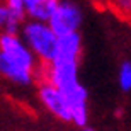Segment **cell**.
Instances as JSON below:
<instances>
[{
	"label": "cell",
	"mask_w": 131,
	"mask_h": 131,
	"mask_svg": "<svg viewBox=\"0 0 131 131\" xmlns=\"http://www.w3.org/2000/svg\"><path fill=\"white\" fill-rule=\"evenodd\" d=\"M36 94H38L39 104L53 117L60 121L72 123V109H70L68 99L61 89H58L48 80H39L36 85Z\"/></svg>",
	"instance_id": "3957f363"
},
{
	"label": "cell",
	"mask_w": 131,
	"mask_h": 131,
	"mask_svg": "<svg viewBox=\"0 0 131 131\" xmlns=\"http://www.w3.org/2000/svg\"><path fill=\"white\" fill-rule=\"evenodd\" d=\"M60 5V0H39L27 10V19L39 20V22H49L53 14L56 12Z\"/></svg>",
	"instance_id": "52a82bcc"
},
{
	"label": "cell",
	"mask_w": 131,
	"mask_h": 131,
	"mask_svg": "<svg viewBox=\"0 0 131 131\" xmlns=\"http://www.w3.org/2000/svg\"><path fill=\"white\" fill-rule=\"evenodd\" d=\"M41 80H48L63 92L72 90L73 87L80 85L78 80V61L73 60H61L56 58L53 63L43 67V78Z\"/></svg>",
	"instance_id": "277c9868"
},
{
	"label": "cell",
	"mask_w": 131,
	"mask_h": 131,
	"mask_svg": "<svg viewBox=\"0 0 131 131\" xmlns=\"http://www.w3.org/2000/svg\"><path fill=\"white\" fill-rule=\"evenodd\" d=\"M48 24L51 26V29L60 38L67 36V34L78 32L80 26H82V9H80V5H77L75 2H70V0H60L58 9H56V12L53 14V17Z\"/></svg>",
	"instance_id": "5b68a950"
},
{
	"label": "cell",
	"mask_w": 131,
	"mask_h": 131,
	"mask_svg": "<svg viewBox=\"0 0 131 131\" xmlns=\"http://www.w3.org/2000/svg\"><path fill=\"white\" fill-rule=\"evenodd\" d=\"M19 36L24 39V43L29 46V49L34 53V56L39 60V63L43 67L53 63L56 60L60 36L51 29L48 22L27 19L26 24L22 26V31Z\"/></svg>",
	"instance_id": "7a4b0ae2"
},
{
	"label": "cell",
	"mask_w": 131,
	"mask_h": 131,
	"mask_svg": "<svg viewBox=\"0 0 131 131\" xmlns=\"http://www.w3.org/2000/svg\"><path fill=\"white\" fill-rule=\"evenodd\" d=\"M80 54H82V36L78 32L67 34V36H61L60 38L58 56L56 58L80 61Z\"/></svg>",
	"instance_id": "8992f818"
},
{
	"label": "cell",
	"mask_w": 131,
	"mask_h": 131,
	"mask_svg": "<svg viewBox=\"0 0 131 131\" xmlns=\"http://www.w3.org/2000/svg\"><path fill=\"white\" fill-rule=\"evenodd\" d=\"M39 0H4V4L10 9H15V10H20V12H26L32 7L34 4H38Z\"/></svg>",
	"instance_id": "30bf717a"
},
{
	"label": "cell",
	"mask_w": 131,
	"mask_h": 131,
	"mask_svg": "<svg viewBox=\"0 0 131 131\" xmlns=\"http://www.w3.org/2000/svg\"><path fill=\"white\" fill-rule=\"evenodd\" d=\"M82 131H97V129H94V128L92 126H85V128H83V129Z\"/></svg>",
	"instance_id": "8fae6325"
},
{
	"label": "cell",
	"mask_w": 131,
	"mask_h": 131,
	"mask_svg": "<svg viewBox=\"0 0 131 131\" xmlns=\"http://www.w3.org/2000/svg\"><path fill=\"white\" fill-rule=\"evenodd\" d=\"M117 85L124 94L131 92V60L121 61L117 68Z\"/></svg>",
	"instance_id": "9c48e42d"
},
{
	"label": "cell",
	"mask_w": 131,
	"mask_h": 131,
	"mask_svg": "<svg viewBox=\"0 0 131 131\" xmlns=\"http://www.w3.org/2000/svg\"><path fill=\"white\" fill-rule=\"evenodd\" d=\"M0 72L17 87H29L43 78V65L19 34L0 36Z\"/></svg>",
	"instance_id": "6da1fadb"
},
{
	"label": "cell",
	"mask_w": 131,
	"mask_h": 131,
	"mask_svg": "<svg viewBox=\"0 0 131 131\" xmlns=\"http://www.w3.org/2000/svg\"><path fill=\"white\" fill-rule=\"evenodd\" d=\"M102 4L121 19L131 20V0H102Z\"/></svg>",
	"instance_id": "ba28073f"
}]
</instances>
